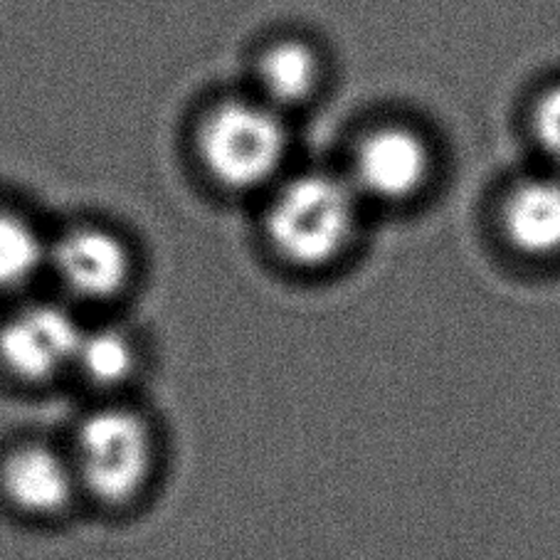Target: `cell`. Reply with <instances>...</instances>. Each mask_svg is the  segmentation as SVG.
<instances>
[{
	"label": "cell",
	"instance_id": "9",
	"mask_svg": "<svg viewBox=\"0 0 560 560\" xmlns=\"http://www.w3.org/2000/svg\"><path fill=\"white\" fill-rule=\"evenodd\" d=\"M318 80H322V62L304 43H277L257 62V82L275 109L304 104L316 92Z\"/></svg>",
	"mask_w": 560,
	"mask_h": 560
},
{
	"label": "cell",
	"instance_id": "12",
	"mask_svg": "<svg viewBox=\"0 0 560 560\" xmlns=\"http://www.w3.org/2000/svg\"><path fill=\"white\" fill-rule=\"evenodd\" d=\"M530 131L550 166L560 173V82L538 94L530 112Z\"/></svg>",
	"mask_w": 560,
	"mask_h": 560
},
{
	"label": "cell",
	"instance_id": "4",
	"mask_svg": "<svg viewBox=\"0 0 560 560\" xmlns=\"http://www.w3.org/2000/svg\"><path fill=\"white\" fill-rule=\"evenodd\" d=\"M432 176V149L410 127L373 129L353 159V186L375 200L402 202L418 196Z\"/></svg>",
	"mask_w": 560,
	"mask_h": 560
},
{
	"label": "cell",
	"instance_id": "6",
	"mask_svg": "<svg viewBox=\"0 0 560 560\" xmlns=\"http://www.w3.org/2000/svg\"><path fill=\"white\" fill-rule=\"evenodd\" d=\"M55 272L67 289L86 299L114 296L127 284L131 259L119 237L100 228L67 233L50 253Z\"/></svg>",
	"mask_w": 560,
	"mask_h": 560
},
{
	"label": "cell",
	"instance_id": "2",
	"mask_svg": "<svg viewBox=\"0 0 560 560\" xmlns=\"http://www.w3.org/2000/svg\"><path fill=\"white\" fill-rule=\"evenodd\" d=\"M200 156L220 186L247 190L279 171L287 153V129L275 106L228 102L202 121Z\"/></svg>",
	"mask_w": 560,
	"mask_h": 560
},
{
	"label": "cell",
	"instance_id": "10",
	"mask_svg": "<svg viewBox=\"0 0 560 560\" xmlns=\"http://www.w3.org/2000/svg\"><path fill=\"white\" fill-rule=\"evenodd\" d=\"M47 259V249L31 222L0 210V289L23 287Z\"/></svg>",
	"mask_w": 560,
	"mask_h": 560
},
{
	"label": "cell",
	"instance_id": "5",
	"mask_svg": "<svg viewBox=\"0 0 560 560\" xmlns=\"http://www.w3.org/2000/svg\"><path fill=\"white\" fill-rule=\"evenodd\" d=\"M82 336L65 308L27 306L0 328V359L21 378L43 381L74 363Z\"/></svg>",
	"mask_w": 560,
	"mask_h": 560
},
{
	"label": "cell",
	"instance_id": "7",
	"mask_svg": "<svg viewBox=\"0 0 560 560\" xmlns=\"http://www.w3.org/2000/svg\"><path fill=\"white\" fill-rule=\"evenodd\" d=\"M501 228L530 257L560 253V173L516 183L501 206Z\"/></svg>",
	"mask_w": 560,
	"mask_h": 560
},
{
	"label": "cell",
	"instance_id": "8",
	"mask_svg": "<svg viewBox=\"0 0 560 560\" xmlns=\"http://www.w3.org/2000/svg\"><path fill=\"white\" fill-rule=\"evenodd\" d=\"M74 487V467L47 447H23L3 465L5 494L27 514H60L62 509L70 506Z\"/></svg>",
	"mask_w": 560,
	"mask_h": 560
},
{
	"label": "cell",
	"instance_id": "1",
	"mask_svg": "<svg viewBox=\"0 0 560 560\" xmlns=\"http://www.w3.org/2000/svg\"><path fill=\"white\" fill-rule=\"evenodd\" d=\"M351 180L306 173L277 192L267 233L277 253L299 267H322L349 247L359 220Z\"/></svg>",
	"mask_w": 560,
	"mask_h": 560
},
{
	"label": "cell",
	"instance_id": "3",
	"mask_svg": "<svg viewBox=\"0 0 560 560\" xmlns=\"http://www.w3.org/2000/svg\"><path fill=\"white\" fill-rule=\"evenodd\" d=\"M153 467L151 432L127 410L86 418L77 438V479L106 504H124L147 485Z\"/></svg>",
	"mask_w": 560,
	"mask_h": 560
},
{
	"label": "cell",
	"instance_id": "11",
	"mask_svg": "<svg viewBox=\"0 0 560 560\" xmlns=\"http://www.w3.org/2000/svg\"><path fill=\"white\" fill-rule=\"evenodd\" d=\"M74 365L96 385H117L133 369V349L124 334L100 328L82 336Z\"/></svg>",
	"mask_w": 560,
	"mask_h": 560
}]
</instances>
